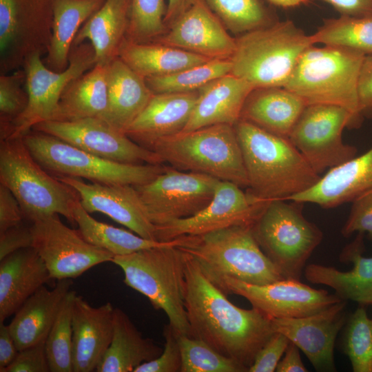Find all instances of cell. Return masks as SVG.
Wrapping results in <instances>:
<instances>
[{
    "label": "cell",
    "mask_w": 372,
    "mask_h": 372,
    "mask_svg": "<svg viewBox=\"0 0 372 372\" xmlns=\"http://www.w3.org/2000/svg\"><path fill=\"white\" fill-rule=\"evenodd\" d=\"M185 253L184 304L189 336L247 369L275 333L271 318L260 310L240 308Z\"/></svg>",
    "instance_id": "obj_1"
},
{
    "label": "cell",
    "mask_w": 372,
    "mask_h": 372,
    "mask_svg": "<svg viewBox=\"0 0 372 372\" xmlns=\"http://www.w3.org/2000/svg\"><path fill=\"white\" fill-rule=\"evenodd\" d=\"M249 185L256 197L284 199L313 187L321 178L289 138L240 119L234 125Z\"/></svg>",
    "instance_id": "obj_2"
},
{
    "label": "cell",
    "mask_w": 372,
    "mask_h": 372,
    "mask_svg": "<svg viewBox=\"0 0 372 372\" xmlns=\"http://www.w3.org/2000/svg\"><path fill=\"white\" fill-rule=\"evenodd\" d=\"M364 57L362 53L348 48L313 45L301 56L283 87L307 105L329 104L346 108L359 126L363 116L358 85Z\"/></svg>",
    "instance_id": "obj_3"
},
{
    "label": "cell",
    "mask_w": 372,
    "mask_h": 372,
    "mask_svg": "<svg viewBox=\"0 0 372 372\" xmlns=\"http://www.w3.org/2000/svg\"><path fill=\"white\" fill-rule=\"evenodd\" d=\"M143 147L176 169L204 174L242 188L248 187L234 125H212L158 138Z\"/></svg>",
    "instance_id": "obj_4"
},
{
    "label": "cell",
    "mask_w": 372,
    "mask_h": 372,
    "mask_svg": "<svg viewBox=\"0 0 372 372\" xmlns=\"http://www.w3.org/2000/svg\"><path fill=\"white\" fill-rule=\"evenodd\" d=\"M231 57V74L254 88L284 87L301 56L315 45L292 21H279L240 34Z\"/></svg>",
    "instance_id": "obj_5"
},
{
    "label": "cell",
    "mask_w": 372,
    "mask_h": 372,
    "mask_svg": "<svg viewBox=\"0 0 372 372\" xmlns=\"http://www.w3.org/2000/svg\"><path fill=\"white\" fill-rule=\"evenodd\" d=\"M185 240V236L179 237L167 245L114 256L112 262L122 269L127 286L164 311L179 333L189 336L183 294L185 253L178 247Z\"/></svg>",
    "instance_id": "obj_6"
},
{
    "label": "cell",
    "mask_w": 372,
    "mask_h": 372,
    "mask_svg": "<svg viewBox=\"0 0 372 372\" xmlns=\"http://www.w3.org/2000/svg\"><path fill=\"white\" fill-rule=\"evenodd\" d=\"M0 184L15 196L26 221L59 214L75 223L74 207L80 200L78 193L34 159L23 137L1 140Z\"/></svg>",
    "instance_id": "obj_7"
},
{
    "label": "cell",
    "mask_w": 372,
    "mask_h": 372,
    "mask_svg": "<svg viewBox=\"0 0 372 372\" xmlns=\"http://www.w3.org/2000/svg\"><path fill=\"white\" fill-rule=\"evenodd\" d=\"M178 247L191 255L209 278L229 276L259 285L286 279L262 251L250 226L185 236V243Z\"/></svg>",
    "instance_id": "obj_8"
},
{
    "label": "cell",
    "mask_w": 372,
    "mask_h": 372,
    "mask_svg": "<svg viewBox=\"0 0 372 372\" xmlns=\"http://www.w3.org/2000/svg\"><path fill=\"white\" fill-rule=\"evenodd\" d=\"M23 140L34 159L54 176L85 178L107 185L147 183L163 173V164L132 165L96 156L56 136L31 130Z\"/></svg>",
    "instance_id": "obj_9"
},
{
    "label": "cell",
    "mask_w": 372,
    "mask_h": 372,
    "mask_svg": "<svg viewBox=\"0 0 372 372\" xmlns=\"http://www.w3.org/2000/svg\"><path fill=\"white\" fill-rule=\"evenodd\" d=\"M271 200L251 227L265 254L287 279L300 280L302 269L323 234L302 214V204Z\"/></svg>",
    "instance_id": "obj_10"
},
{
    "label": "cell",
    "mask_w": 372,
    "mask_h": 372,
    "mask_svg": "<svg viewBox=\"0 0 372 372\" xmlns=\"http://www.w3.org/2000/svg\"><path fill=\"white\" fill-rule=\"evenodd\" d=\"M34 53L25 61V87L28 96L26 108L10 125L1 140L23 137L36 125L53 121L59 100L67 86L96 65L95 54L90 43L72 45L68 68L63 72L49 69Z\"/></svg>",
    "instance_id": "obj_11"
},
{
    "label": "cell",
    "mask_w": 372,
    "mask_h": 372,
    "mask_svg": "<svg viewBox=\"0 0 372 372\" xmlns=\"http://www.w3.org/2000/svg\"><path fill=\"white\" fill-rule=\"evenodd\" d=\"M347 127L358 125L346 108L329 104L307 105L289 139L320 175L356 156L357 148L342 140Z\"/></svg>",
    "instance_id": "obj_12"
},
{
    "label": "cell",
    "mask_w": 372,
    "mask_h": 372,
    "mask_svg": "<svg viewBox=\"0 0 372 372\" xmlns=\"http://www.w3.org/2000/svg\"><path fill=\"white\" fill-rule=\"evenodd\" d=\"M221 180L200 173L167 167L152 181L134 186L155 225L193 216L213 199Z\"/></svg>",
    "instance_id": "obj_13"
},
{
    "label": "cell",
    "mask_w": 372,
    "mask_h": 372,
    "mask_svg": "<svg viewBox=\"0 0 372 372\" xmlns=\"http://www.w3.org/2000/svg\"><path fill=\"white\" fill-rule=\"evenodd\" d=\"M52 19V0H0L1 74L23 66L34 53H47Z\"/></svg>",
    "instance_id": "obj_14"
},
{
    "label": "cell",
    "mask_w": 372,
    "mask_h": 372,
    "mask_svg": "<svg viewBox=\"0 0 372 372\" xmlns=\"http://www.w3.org/2000/svg\"><path fill=\"white\" fill-rule=\"evenodd\" d=\"M32 247L52 279H73L101 263L112 262L110 252L86 241L78 230L64 225L59 214L31 223Z\"/></svg>",
    "instance_id": "obj_15"
},
{
    "label": "cell",
    "mask_w": 372,
    "mask_h": 372,
    "mask_svg": "<svg viewBox=\"0 0 372 372\" xmlns=\"http://www.w3.org/2000/svg\"><path fill=\"white\" fill-rule=\"evenodd\" d=\"M225 294L240 296L252 307L273 318H301L320 312L342 300L335 294L313 289L295 279L254 285L229 276L210 278Z\"/></svg>",
    "instance_id": "obj_16"
},
{
    "label": "cell",
    "mask_w": 372,
    "mask_h": 372,
    "mask_svg": "<svg viewBox=\"0 0 372 372\" xmlns=\"http://www.w3.org/2000/svg\"><path fill=\"white\" fill-rule=\"evenodd\" d=\"M238 185L220 181L210 203L196 215L155 226L156 238L166 242L232 226L252 227L270 200L245 192Z\"/></svg>",
    "instance_id": "obj_17"
},
{
    "label": "cell",
    "mask_w": 372,
    "mask_h": 372,
    "mask_svg": "<svg viewBox=\"0 0 372 372\" xmlns=\"http://www.w3.org/2000/svg\"><path fill=\"white\" fill-rule=\"evenodd\" d=\"M32 130L56 136L78 148L110 161L132 165L163 164L155 152L99 118L48 121Z\"/></svg>",
    "instance_id": "obj_18"
},
{
    "label": "cell",
    "mask_w": 372,
    "mask_h": 372,
    "mask_svg": "<svg viewBox=\"0 0 372 372\" xmlns=\"http://www.w3.org/2000/svg\"><path fill=\"white\" fill-rule=\"evenodd\" d=\"M347 300H342L316 313L291 318H273L275 332L286 335L303 351L318 371H335L336 337L346 322Z\"/></svg>",
    "instance_id": "obj_19"
},
{
    "label": "cell",
    "mask_w": 372,
    "mask_h": 372,
    "mask_svg": "<svg viewBox=\"0 0 372 372\" xmlns=\"http://www.w3.org/2000/svg\"><path fill=\"white\" fill-rule=\"evenodd\" d=\"M57 178L75 189L82 206L90 214H104L138 236L156 240V227L134 185L87 183L69 176Z\"/></svg>",
    "instance_id": "obj_20"
},
{
    "label": "cell",
    "mask_w": 372,
    "mask_h": 372,
    "mask_svg": "<svg viewBox=\"0 0 372 372\" xmlns=\"http://www.w3.org/2000/svg\"><path fill=\"white\" fill-rule=\"evenodd\" d=\"M159 43L209 59L231 58L236 39L203 0H196L159 39Z\"/></svg>",
    "instance_id": "obj_21"
},
{
    "label": "cell",
    "mask_w": 372,
    "mask_h": 372,
    "mask_svg": "<svg viewBox=\"0 0 372 372\" xmlns=\"http://www.w3.org/2000/svg\"><path fill=\"white\" fill-rule=\"evenodd\" d=\"M114 312L109 302L93 307L76 295L72 311L73 372L96 370L112 341Z\"/></svg>",
    "instance_id": "obj_22"
},
{
    "label": "cell",
    "mask_w": 372,
    "mask_h": 372,
    "mask_svg": "<svg viewBox=\"0 0 372 372\" xmlns=\"http://www.w3.org/2000/svg\"><path fill=\"white\" fill-rule=\"evenodd\" d=\"M199 91L154 94L125 134L141 146L180 133L187 124Z\"/></svg>",
    "instance_id": "obj_23"
},
{
    "label": "cell",
    "mask_w": 372,
    "mask_h": 372,
    "mask_svg": "<svg viewBox=\"0 0 372 372\" xmlns=\"http://www.w3.org/2000/svg\"><path fill=\"white\" fill-rule=\"evenodd\" d=\"M363 238L364 234L358 233L340 254L342 262L353 263L350 271L311 264L305 267V278L311 283L330 287L342 300H353L364 306L372 304V257L362 255Z\"/></svg>",
    "instance_id": "obj_24"
},
{
    "label": "cell",
    "mask_w": 372,
    "mask_h": 372,
    "mask_svg": "<svg viewBox=\"0 0 372 372\" xmlns=\"http://www.w3.org/2000/svg\"><path fill=\"white\" fill-rule=\"evenodd\" d=\"M372 187V147L363 154L334 167L309 189L287 200L333 208L350 202Z\"/></svg>",
    "instance_id": "obj_25"
},
{
    "label": "cell",
    "mask_w": 372,
    "mask_h": 372,
    "mask_svg": "<svg viewBox=\"0 0 372 372\" xmlns=\"http://www.w3.org/2000/svg\"><path fill=\"white\" fill-rule=\"evenodd\" d=\"M254 89L249 82L231 74L205 85L198 90L193 112L180 133L217 124L235 125L240 118L248 95Z\"/></svg>",
    "instance_id": "obj_26"
},
{
    "label": "cell",
    "mask_w": 372,
    "mask_h": 372,
    "mask_svg": "<svg viewBox=\"0 0 372 372\" xmlns=\"http://www.w3.org/2000/svg\"><path fill=\"white\" fill-rule=\"evenodd\" d=\"M52 278L35 249H19L0 260V322Z\"/></svg>",
    "instance_id": "obj_27"
},
{
    "label": "cell",
    "mask_w": 372,
    "mask_h": 372,
    "mask_svg": "<svg viewBox=\"0 0 372 372\" xmlns=\"http://www.w3.org/2000/svg\"><path fill=\"white\" fill-rule=\"evenodd\" d=\"M72 284L63 279L52 289L43 285L18 309L8 324L18 351L45 341Z\"/></svg>",
    "instance_id": "obj_28"
},
{
    "label": "cell",
    "mask_w": 372,
    "mask_h": 372,
    "mask_svg": "<svg viewBox=\"0 0 372 372\" xmlns=\"http://www.w3.org/2000/svg\"><path fill=\"white\" fill-rule=\"evenodd\" d=\"M108 105L103 120L125 133L146 107L154 93L145 79L119 56L107 64Z\"/></svg>",
    "instance_id": "obj_29"
},
{
    "label": "cell",
    "mask_w": 372,
    "mask_h": 372,
    "mask_svg": "<svg viewBox=\"0 0 372 372\" xmlns=\"http://www.w3.org/2000/svg\"><path fill=\"white\" fill-rule=\"evenodd\" d=\"M306 105L298 96L283 87H256L248 95L240 119L289 138Z\"/></svg>",
    "instance_id": "obj_30"
},
{
    "label": "cell",
    "mask_w": 372,
    "mask_h": 372,
    "mask_svg": "<svg viewBox=\"0 0 372 372\" xmlns=\"http://www.w3.org/2000/svg\"><path fill=\"white\" fill-rule=\"evenodd\" d=\"M130 0H105L81 26L72 45L85 41L92 45L96 64L107 65L118 56L126 39Z\"/></svg>",
    "instance_id": "obj_31"
},
{
    "label": "cell",
    "mask_w": 372,
    "mask_h": 372,
    "mask_svg": "<svg viewBox=\"0 0 372 372\" xmlns=\"http://www.w3.org/2000/svg\"><path fill=\"white\" fill-rule=\"evenodd\" d=\"M162 351L152 340L143 337L125 311L114 308L112 341L96 371L132 372Z\"/></svg>",
    "instance_id": "obj_32"
},
{
    "label": "cell",
    "mask_w": 372,
    "mask_h": 372,
    "mask_svg": "<svg viewBox=\"0 0 372 372\" xmlns=\"http://www.w3.org/2000/svg\"><path fill=\"white\" fill-rule=\"evenodd\" d=\"M108 105L107 64H96L63 91L53 121L103 119Z\"/></svg>",
    "instance_id": "obj_33"
},
{
    "label": "cell",
    "mask_w": 372,
    "mask_h": 372,
    "mask_svg": "<svg viewBox=\"0 0 372 372\" xmlns=\"http://www.w3.org/2000/svg\"><path fill=\"white\" fill-rule=\"evenodd\" d=\"M118 56L145 79L169 75L211 59L161 43H138L126 39Z\"/></svg>",
    "instance_id": "obj_34"
},
{
    "label": "cell",
    "mask_w": 372,
    "mask_h": 372,
    "mask_svg": "<svg viewBox=\"0 0 372 372\" xmlns=\"http://www.w3.org/2000/svg\"><path fill=\"white\" fill-rule=\"evenodd\" d=\"M105 1L52 0V35L44 60L49 69L60 72L68 68L76 34Z\"/></svg>",
    "instance_id": "obj_35"
},
{
    "label": "cell",
    "mask_w": 372,
    "mask_h": 372,
    "mask_svg": "<svg viewBox=\"0 0 372 372\" xmlns=\"http://www.w3.org/2000/svg\"><path fill=\"white\" fill-rule=\"evenodd\" d=\"M74 218L79 227L78 231L86 241L110 252L114 256L167 245L174 240L166 242L149 240L124 229L100 222L83 208L80 200L74 205Z\"/></svg>",
    "instance_id": "obj_36"
},
{
    "label": "cell",
    "mask_w": 372,
    "mask_h": 372,
    "mask_svg": "<svg viewBox=\"0 0 372 372\" xmlns=\"http://www.w3.org/2000/svg\"><path fill=\"white\" fill-rule=\"evenodd\" d=\"M314 44L336 46L372 55V15H340L323 20L311 34Z\"/></svg>",
    "instance_id": "obj_37"
},
{
    "label": "cell",
    "mask_w": 372,
    "mask_h": 372,
    "mask_svg": "<svg viewBox=\"0 0 372 372\" xmlns=\"http://www.w3.org/2000/svg\"><path fill=\"white\" fill-rule=\"evenodd\" d=\"M227 30L236 34L270 25L278 20L267 0H203ZM270 4V3H269Z\"/></svg>",
    "instance_id": "obj_38"
},
{
    "label": "cell",
    "mask_w": 372,
    "mask_h": 372,
    "mask_svg": "<svg viewBox=\"0 0 372 372\" xmlns=\"http://www.w3.org/2000/svg\"><path fill=\"white\" fill-rule=\"evenodd\" d=\"M231 58L214 59L169 75L147 78L145 81L154 94L194 92L231 74Z\"/></svg>",
    "instance_id": "obj_39"
},
{
    "label": "cell",
    "mask_w": 372,
    "mask_h": 372,
    "mask_svg": "<svg viewBox=\"0 0 372 372\" xmlns=\"http://www.w3.org/2000/svg\"><path fill=\"white\" fill-rule=\"evenodd\" d=\"M76 295L71 289L66 296L45 342L51 372H73L72 311Z\"/></svg>",
    "instance_id": "obj_40"
},
{
    "label": "cell",
    "mask_w": 372,
    "mask_h": 372,
    "mask_svg": "<svg viewBox=\"0 0 372 372\" xmlns=\"http://www.w3.org/2000/svg\"><path fill=\"white\" fill-rule=\"evenodd\" d=\"M182 355L180 372H245L247 369L203 341L178 333Z\"/></svg>",
    "instance_id": "obj_41"
},
{
    "label": "cell",
    "mask_w": 372,
    "mask_h": 372,
    "mask_svg": "<svg viewBox=\"0 0 372 372\" xmlns=\"http://www.w3.org/2000/svg\"><path fill=\"white\" fill-rule=\"evenodd\" d=\"M342 349L354 372H372V320L360 305L350 316L344 334Z\"/></svg>",
    "instance_id": "obj_42"
},
{
    "label": "cell",
    "mask_w": 372,
    "mask_h": 372,
    "mask_svg": "<svg viewBox=\"0 0 372 372\" xmlns=\"http://www.w3.org/2000/svg\"><path fill=\"white\" fill-rule=\"evenodd\" d=\"M165 0H130L126 39L138 43L155 41L166 28Z\"/></svg>",
    "instance_id": "obj_43"
},
{
    "label": "cell",
    "mask_w": 372,
    "mask_h": 372,
    "mask_svg": "<svg viewBox=\"0 0 372 372\" xmlns=\"http://www.w3.org/2000/svg\"><path fill=\"white\" fill-rule=\"evenodd\" d=\"M24 70H17L11 74L0 76V136L3 138L12 122L23 113L27 107L28 96L25 85Z\"/></svg>",
    "instance_id": "obj_44"
},
{
    "label": "cell",
    "mask_w": 372,
    "mask_h": 372,
    "mask_svg": "<svg viewBox=\"0 0 372 372\" xmlns=\"http://www.w3.org/2000/svg\"><path fill=\"white\" fill-rule=\"evenodd\" d=\"M178 332L169 324L163 327L165 345L155 359L143 362L134 372H180L182 355L178 340Z\"/></svg>",
    "instance_id": "obj_45"
},
{
    "label": "cell",
    "mask_w": 372,
    "mask_h": 372,
    "mask_svg": "<svg viewBox=\"0 0 372 372\" xmlns=\"http://www.w3.org/2000/svg\"><path fill=\"white\" fill-rule=\"evenodd\" d=\"M349 215L341 230L349 236L354 232L366 233L372 238V187L358 195L352 200Z\"/></svg>",
    "instance_id": "obj_46"
},
{
    "label": "cell",
    "mask_w": 372,
    "mask_h": 372,
    "mask_svg": "<svg viewBox=\"0 0 372 372\" xmlns=\"http://www.w3.org/2000/svg\"><path fill=\"white\" fill-rule=\"evenodd\" d=\"M289 342L286 335L275 332L258 351L248 372L275 371Z\"/></svg>",
    "instance_id": "obj_47"
},
{
    "label": "cell",
    "mask_w": 372,
    "mask_h": 372,
    "mask_svg": "<svg viewBox=\"0 0 372 372\" xmlns=\"http://www.w3.org/2000/svg\"><path fill=\"white\" fill-rule=\"evenodd\" d=\"M45 342H40L19 351L13 362L3 372L50 371Z\"/></svg>",
    "instance_id": "obj_48"
},
{
    "label": "cell",
    "mask_w": 372,
    "mask_h": 372,
    "mask_svg": "<svg viewBox=\"0 0 372 372\" xmlns=\"http://www.w3.org/2000/svg\"><path fill=\"white\" fill-rule=\"evenodd\" d=\"M31 223L25 220L0 233V260L19 249L32 247Z\"/></svg>",
    "instance_id": "obj_49"
},
{
    "label": "cell",
    "mask_w": 372,
    "mask_h": 372,
    "mask_svg": "<svg viewBox=\"0 0 372 372\" xmlns=\"http://www.w3.org/2000/svg\"><path fill=\"white\" fill-rule=\"evenodd\" d=\"M23 220L19 203L9 189L0 184V233Z\"/></svg>",
    "instance_id": "obj_50"
},
{
    "label": "cell",
    "mask_w": 372,
    "mask_h": 372,
    "mask_svg": "<svg viewBox=\"0 0 372 372\" xmlns=\"http://www.w3.org/2000/svg\"><path fill=\"white\" fill-rule=\"evenodd\" d=\"M358 92L362 116H372V55L365 56L362 63Z\"/></svg>",
    "instance_id": "obj_51"
},
{
    "label": "cell",
    "mask_w": 372,
    "mask_h": 372,
    "mask_svg": "<svg viewBox=\"0 0 372 372\" xmlns=\"http://www.w3.org/2000/svg\"><path fill=\"white\" fill-rule=\"evenodd\" d=\"M331 5L340 15H372V0H320Z\"/></svg>",
    "instance_id": "obj_52"
},
{
    "label": "cell",
    "mask_w": 372,
    "mask_h": 372,
    "mask_svg": "<svg viewBox=\"0 0 372 372\" xmlns=\"http://www.w3.org/2000/svg\"><path fill=\"white\" fill-rule=\"evenodd\" d=\"M8 324L0 322V371L3 372L18 353Z\"/></svg>",
    "instance_id": "obj_53"
},
{
    "label": "cell",
    "mask_w": 372,
    "mask_h": 372,
    "mask_svg": "<svg viewBox=\"0 0 372 372\" xmlns=\"http://www.w3.org/2000/svg\"><path fill=\"white\" fill-rule=\"evenodd\" d=\"M298 347L289 342L285 352V356L279 362L276 371L277 372H307L300 357Z\"/></svg>",
    "instance_id": "obj_54"
},
{
    "label": "cell",
    "mask_w": 372,
    "mask_h": 372,
    "mask_svg": "<svg viewBox=\"0 0 372 372\" xmlns=\"http://www.w3.org/2000/svg\"><path fill=\"white\" fill-rule=\"evenodd\" d=\"M196 0H168L165 17V26H169Z\"/></svg>",
    "instance_id": "obj_55"
},
{
    "label": "cell",
    "mask_w": 372,
    "mask_h": 372,
    "mask_svg": "<svg viewBox=\"0 0 372 372\" xmlns=\"http://www.w3.org/2000/svg\"><path fill=\"white\" fill-rule=\"evenodd\" d=\"M270 4L283 8H290L299 6L307 3L309 0H267Z\"/></svg>",
    "instance_id": "obj_56"
}]
</instances>
